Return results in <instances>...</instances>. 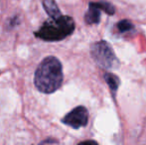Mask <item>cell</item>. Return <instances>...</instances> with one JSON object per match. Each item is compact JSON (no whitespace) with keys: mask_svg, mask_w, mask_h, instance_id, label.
Returning <instances> with one entry per match:
<instances>
[{"mask_svg":"<svg viewBox=\"0 0 146 145\" xmlns=\"http://www.w3.org/2000/svg\"><path fill=\"white\" fill-rule=\"evenodd\" d=\"M88 120V112L85 107H78L70 111L65 117L62 119V122L75 129L86 126Z\"/></svg>","mask_w":146,"mask_h":145,"instance_id":"277c9868","label":"cell"},{"mask_svg":"<svg viewBox=\"0 0 146 145\" xmlns=\"http://www.w3.org/2000/svg\"><path fill=\"white\" fill-rule=\"evenodd\" d=\"M100 20V10L94 5L92 2L90 3L88 10L85 15V21L87 24L92 25V24H98Z\"/></svg>","mask_w":146,"mask_h":145,"instance_id":"5b68a950","label":"cell"},{"mask_svg":"<svg viewBox=\"0 0 146 145\" xmlns=\"http://www.w3.org/2000/svg\"><path fill=\"white\" fill-rule=\"evenodd\" d=\"M75 30V22L70 16H59L58 18H51L42 25V27L35 33L36 37L44 41L55 42L61 41L71 35Z\"/></svg>","mask_w":146,"mask_h":145,"instance_id":"7a4b0ae2","label":"cell"},{"mask_svg":"<svg viewBox=\"0 0 146 145\" xmlns=\"http://www.w3.org/2000/svg\"><path fill=\"white\" fill-rule=\"evenodd\" d=\"M117 28L120 32H127V31H130L131 29H133V24L131 23L130 21L128 20H122V21L118 22L117 24Z\"/></svg>","mask_w":146,"mask_h":145,"instance_id":"9c48e42d","label":"cell"},{"mask_svg":"<svg viewBox=\"0 0 146 145\" xmlns=\"http://www.w3.org/2000/svg\"><path fill=\"white\" fill-rule=\"evenodd\" d=\"M90 54L94 62L100 67L106 70H115L119 66V61L116 58L113 50L106 41H100L92 45Z\"/></svg>","mask_w":146,"mask_h":145,"instance_id":"3957f363","label":"cell"},{"mask_svg":"<svg viewBox=\"0 0 146 145\" xmlns=\"http://www.w3.org/2000/svg\"><path fill=\"white\" fill-rule=\"evenodd\" d=\"M43 6L51 18H58L61 16V12L55 0H43Z\"/></svg>","mask_w":146,"mask_h":145,"instance_id":"8992f818","label":"cell"},{"mask_svg":"<svg viewBox=\"0 0 146 145\" xmlns=\"http://www.w3.org/2000/svg\"><path fill=\"white\" fill-rule=\"evenodd\" d=\"M63 67L55 57H47L41 62L35 73V85L44 93H52L63 83Z\"/></svg>","mask_w":146,"mask_h":145,"instance_id":"6da1fadb","label":"cell"},{"mask_svg":"<svg viewBox=\"0 0 146 145\" xmlns=\"http://www.w3.org/2000/svg\"><path fill=\"white\" fill-rule=\"evenodd\" d=\"M104 79H106V83H108V87H110L112 95H114L117 91V89H118L119 85H120V79H119V77L111 73H106V75H104Z\"/></svg>","mask_w":146,"mask_h":145,"instance_id":"52a82bcc","label":"cell"},{"mask_svg":"<svg viewBox=\"0 0 146 145\" xmlns=\"http://www.w3.org/2000/svg\"><path fill=\"white\" fill-rule=\"evenodd\" d=\"M92 3H94L98 9L104 11L106 14H108V15H113L114 12H115V8H114V6L112 5L110 2L100 1V2H92Z\"/></svg>","mask_w":146,"mask_h":145,"instance_id":"ba28073f","label":"cell"}]
</instances>
